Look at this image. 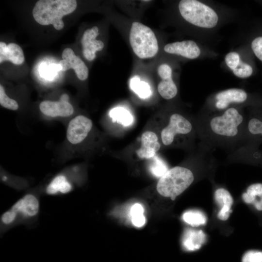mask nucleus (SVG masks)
<instances>
[{
  "label": "nucleus",
  "instance_id": "30",
  "mask_svg": "<svg viewBox=\"0 0 262 262\" xmlns=\"http://www.w3.org/2000/svg\"><path fill=\"white\" fill-rule=\"evenodd\" d=\"M241 262H262V251L248 250L242 256Z\"/></svg>",
  "mask_w": 262,
  "mask_h": 262
},
{
  "label": "nucleus",
  "instance_id": "24",
  "mask_svg": "<svg viewBox=\"0 0 262 262\" xmlns=\"http://www.w3.org/2000/svg\"><path fill=\"white\" fill-rule=\"evenodd\" d=\"M182 219L186 223L197 227L206 224L207 218L205 214L198 210H189L182 216Z\"/></svg>",
  "mask_w": 262,
  "mask_h": 262
},
{
  "label": "nucleus",
  "instance_id": "16",
  "mask_svg": "<svg viewBox=\"0 0 262 262\" xmlns=\"http://www.w3.org/2000/svg\"><path fill=\"white\" fill-rule=\"evenodd\" d=\"M41 112L51 117H67L74 112L73 106L68 101L45 100L39 104Z\"/></svg>",
  "mask_w": 262,
  "mask_h": 262
},
{
  "label": "nucleus",
  "instance_id": "28",
  "mask_svg": "<svg viewBox=\"0 0 262 262\" xmlns=\"http://www.w3.org/2000/svg\"><path fill=\"white\" fill-rule=\"evenodd\" d=\"M0 104L2 107L12 110H16L18 108L17 102L7 96L4 87L1 84L0 85Z\"/></svg>",
  "mask_w": 262,
  "mask_h": 262
},
{
  "label": "nucleus",
  "instance_id": "2",
  "mask_svg": "<svg viewBox=\"0 0 262 262\" xmlns=\"http://www.w3.org/2000/svg\"><path fill=\"white\" fill-rule=\"evenodd\" d=\"M77 7L75 0H39L33 10L34 20L42 25L52 24L60 30L64 26L63 16L72 13Z\"/></svg>",
  "mask_w": 262,
  "mask_h": 262
},
{
  "label": "nucleus",
  "instance_id": "20",
  "mask_svg": "<svg viewBox=\"0 0 262 262\" xmlns=\"http://www.w3.org/2000/svg\"><path fill=\"white\" fill-rule=\"evenodd\" d=\"M24 55L21 47L15 44L8 45L3 42H0V63L9 61L15 65H19L24 61Z\"/></svg>",
  "mask_w": 262,
  "mask_h": 262
},
{
  "label": "nucleus",
  "instance_id": "15",
  "mask_svg": "<svg viewBox=\"0 0 262 262\" xmlns=\"http://www.w3.org/2000/svg\"><path fill=\"white\" fill-rule=\"evenodd\" d=\"M164 49L166 53L180 55L190 59L197 58L201 53L199 47L193 40L169 43L164 46Z\"/></svg>",
  "mask_w": 262,
  "mask_h": 262
},
{
  "label": "nucleus",
  "instance_id": "31",
  "mask_svg": "<svg viewBox=\"0 0 262 262\" xmlns=\"http://www.w3.org/2000/svg\"><path fill=\"white\" fill-rule=\"evenodd\" d=\"M225 61L227 66L233 70L237 66L241 59L238 53L235 52H230L226 55Z\"/></svg>",
  "mask_w": 262,
  "mask_h": 262
},
{
  "label": "nucleus",
  "instance_id": "25",
  "mask_svg": "<svg viewBox=\"0 0 262 262\" xmlns=\"http://www.w3.org/2000/svg\"><path fill=\"white\" fill-rule=\"evenodd\" d=\"M130 87L142 98H146L151 94V91L148 84L145 82L141 81L137 77H135L131 80Z\"/></svg>",
  "mask_w": 262,
  "mask_h": 262
},
{
  "label": "nucleus",
  "instance_id": "10",
  "mask_svg": "<svg viewBox=\"0 0 262 262\" xmlns=\"http://www.w3.org/2000/svg\"><path fill=\"white\" fill-rule=\"evenodd\" d=\"M261 143H262V109H257L251 111L247 116L244 145L259 146Z\"/></svg>",
  "mask_w": 262,
  "mask_h": 262
},
{
  "label": "nucleus",
  "instance_id": "11",
  "mask_svg": "<svg viewBox=\"0 0 262 262\" xmlns=\"http://www.w3.org/2000/svg\"><path fill=\"white\" fill-rule=\"evenodd\" d=\"M248 98L246 92L239 88H230L217 93L214 96V107L222 111L232 104L244 103Z\"/></svg>",
  "mask_w": 262,
  "mask_h": 262
},
{
  "label": "nucleus",
  "instance_id": "3",
  "mask_svg": "<svg viewBox=\"0 0 262 262\" xmlns=\"http://www.w3.org/2000/svg\"><path fill=\"white\" fill-rule=\"evenodd\" d=\"M195 178L194 173L190 168L176 166L160 178L157 190L161 196L174 200L193 183Z\"/></svg>",
  "mask_w": 262,
  "mask_h": 262
},
{
  "label": "nucleus",
  "instance_id": "4",
  "mask_svg": "<svg viewBox=\"0 0 262 262\" xmlns=\"http://www.w3.org/2000/svg\"><path fill=\"white\" fill-rule=\"evenodd\" d=\"M178 8L182 17L195 26L210 29L218 23V16L215 11L199 1L181 0Z\"/></svg>",
  "mask_w": 262,
  "mask_h": 262
},
{
  "label": "nucleus",
  "instance_id": "17",
  "mask_svg": "<svg viewBox=\"0 0 262 262\" xmlns=\"http://www.w3.org/2000/svg\"><path fill=\"white\" fill-rule=\"evenodd\" d=\"M160 144L155 133L151 131L144 132L141 136V147L136 150L140 158L150 159L160 149Z\"/></svg>",
  "mask_w": 262,
  "mask_h": 262
},
{
  "label": "nucleus",
  "instance_id": "12",
  "mask_svg": "<svg viewBox=\"0 0 262 262\" xmlns=\"http://www.w3.org/2000/svg\"><path fill=\"white\" fill-rule=\"evenodd\" d=\"M62 60L59 65L61 71H66L72 68L79 79L85 80L88 76V69L81 58L75 55L73 50L70 48L65 49L62 52Z\"/></svg>",
  "mask_w": 262,
  "mask_h": 262
},
{
  "label": "nucleus",
  "instance_id": "23",
  "mask_svg": "<svg viewBox=\"0 0 262 262\" xmlns=\"http://www.w3.org/2000/svg\"><path fill=\"white\" fill-rule=\"evenodd\" d=\"M110 116L114 122H117L125 126L131 124L133 120L129 111L120 107L112 109L110 112Z\"/></svg>",
  "mask_w": 262,
  "mask_h": 262
},
{
  "label": "nucleus",
  "instance_id": "29",
  "mask_svg": "<svg viewBox=\"0 0 262 262\" xmlns=\"http://www.w3.org/2000/svg\"><path fill=\"white\" fill-rule=\"evenodd\" d=\"M233 74L237 77L246 78L250 76L253 72L252 67L241 60L237 66L232 70Z\"/></svg>",
  "mask_w": 262,
  "mask_h": 262
},
{
  "label": "nucleus",
  "instance_id": "27",
  "mask_svg": "<svg viewBox=\"0 0 262 262\" xmlns=\"http://www.w3.org/2000/svg\"><path fill=\"white\" fill-rule=\"evenodd\" d=\"M152 158L150 171L155 176L161 178L167 171V166L165 162L159 157L155 155Z\"/></svg>",
  "mask_w": 262,
  "mask_h": 262
},
{
  "label": "nucleus",
  "instance_id": "33",
  "mask_svg": "<svg viewBox=\"0 0 262 262\" xmlns=\"http://www.w3.org/2000/svg\"><path fill=\"white\" fill-rule=\"evenodd\" d=\"M68 96L66 94H63L61 96L60 100L65 101H68Z\"/></svg>",
  "mask_w": 262,
  "mask_h": 262
},
{
  "label": "nucleus",
  "instance_id": "32",
  "mask_svg": "<svg viewBox=\"0 0 262 262\" xmlns=\"http://www.w3.org/2000/svg\"><path fill=\"white\" fill-rule=\"evenodd\" d=\"M251 48L256 56L262 61V36L256 37L252 41Z\"/></svg>",
  "mask_w": 262,
  "mask_h": 262
},
{
  "label": "nucleus",
  "instance_id": "6",
  "mask_svg": "<svg viewBox=\"0 0 262 262\" xmlns=\"http://www.w3.org/2000/svg\"><path fill=\"white\" fill-rule=\"evenodd\" d=\"M197 134V126L181 114L174 113L169 118L167 125L162 130L161 137L163 144L168 146L174 143L178 137L194 138Z\"/></svg>",
  "mask_w": 262,
  "mask_h": 262
},
{
  "label": "nucleus",
  "instance_id": "19",
  "mask_svg": "<svg viewBox=\"0 0 262 262\" xmlns=\"http://www.w3.org/2000/svg\"><path fill=\"white\" fill-rule=\"evenodd\" d=\"M205 240L206 235L202 230L187 229L182 239V249L186 252L196 251L202 247Z\"/></svg>",
  "mask_w": 262,
  "mask_h": 262
},
{
  "label": "nucleus",
  "instance_id": "26",
  "mask_svg": "<svg viewBox=\"0 0 262 262\" xmlns=\"http://www.w3.org/2000/svg\"><path fill=\"white\" fill-rule=\"evenodd\" d=\"M144 208L141 204L136 203L131 208L130 214L131 222L137 227H141L146 223V218L143 214Z\"/></svg>",
  "mask_w": 262,
  "mask_h": 262
},
{
  "label": "nucleus",
  "instance_id": "7",
  "mask_svg": "<svg viewBox=\"0 0 262 262\" xmlns=\"http://www.w3.org/2000/svg\"><path fill=\"white\" fill-rule=\"evenodd\" d=\"M39 209V202L36 197L33 195L27 194L2 214L1 221L5 224H11L19 213L26 216L33 217L37 214Z\"/></svg>",
  "mask_w": 262,
  "mask_h": 262
},
{
  "label": "nucleus",
  "instance_id": "22",
  "mask_svg": "<svg viewBox=\"0 0 262 262\" xmlns=\"http://www.w3.org/2000/svg\"><path fill=\"white\" fill-rule=\"evenodd\" d=\"M72 189L70 183L67 181L63 175L56 177L49 184L47 188V193L48 194H55L58 192L65 194L70 192Z\"/></svg>",
  "mask_w": 262,
  "mask_h": 262
},
{
  "label": "nucleus",
  "instance_id": "5",
  "mask_svg": "<svg viewBox=\"0 0 262 262\" xmlns=\"http://www.w3.org/2000/svg\"><path fill=\"white\" fill-rule=\"evenodd\" d=\"M129 40L133 51L139 58H152L158 52V43L154 33L140 22L132 23Z\"/></svg>",
  "mask_w": 262,
  "mask_h": 262
},
{
  "label": "nucleus",
  "instance_id": "8",
  "mask_svg": "<svg viewBox=\"0 0 262 262\" xmlns=\"http://www.w3.org/2000/svg\"><path fill=\"white\" fill-rule=\"evenodd\" d=\"M92 122L88 117L79 115L69 122L66 131L68 141L72 144L82 142L87 136L92 127Z\"/></svg>",
  "mask_w": 262,
  "mask_h": 262
},
{
  "label": "nucleus",
  "instance_id": "1",
  "mask_svg": "<svg viewBox=\"0 0 262 262\" xmlns=\"http://www.w3.org/2000/svg\"><path fill=\"white\" fill-rule=\"evenodd\" d=\"M247 119L234 107L200 116L196 123L200 145L211 150L219 147L234 151L245 143Z\"/></svg>",
  "mask_w": 262,
  "mask_h": 262
},
{
  "label": "nucleus",
  "instance_id": "14",
  "mask_svg": "<svg viewBox=\"0 0 262 262\" xmlns=\"http://www.w3.org/2000/svg\"><path fill=\"white\" fill-rule=\"evenodd\" d=\"M98 34V27L94 26L84 32L81 39L83 56L89 61L95 58L97 51H100L104 48L103 42L96 39Z\"/></svg>",
  "mask_w": 262,
  "mask_h": 262
},
{
  "label": "nucleus",
  "instance_id": "9",
  "mask_svg": "<svg viewBox=\"0 0 262 262\" xmlns=\"http://www.w3.org/2000/svg\"><path fill=\"white\" fill-rule=\"evenodd\" d=\"M258 146L245 144L232 151L228 159L262 167V150Z\"/></svg>",
  "mask_w": 262,
  "mask_h": 262
},
{
  "label": "nucleus",
  "instance_id": "18",
  "mask_svg": "<svg viewBox=\"0 0 262 262\" xmlns=\"http://www.w3.org/2000/svg\"><path fill=\"white\" fill-rule=\"evenodd\" d=\"M214 197L220 207L217 218L222 221L227 220L232 212L231 208L233 200L231 194L227 189L220 187L214 191Z\"/></svg>",
  "mask_w": 262,
  "mask_h": 262
},
{
  "label": "nucleus",
  "instance_id": "13",
  "mask_svg": "<svg viewBox=\"0 0 262 262\" xmlns=\"http://www.w3.org/2000/svg\"><path fill=\"white\" fill-rule=\"evenodd\" d=\"M158 73L162 79L158 85V91L162 98L165 99L174 98L178 93V88L172 78V69L166 64H163L158 67Z\"/></svg>",
  "mask_w": 262,
  "mask_h": 262
},
{
  "label": "nucleus",
  "instance_id": "21",
  "mask_svg": "<svg viewBox=\"0 0 262 262\" xmlns=\"http://www.w3.org/2000/svg\"><path fill=\"white\" fill-rule=\"evenodd\" d=\"M244 202L252 205L259 212H262V183L256 182L249 185L242 195Z\"/></svg>",
  "mask_w": 262,
  "mask_h": 262
}]
</instances>
